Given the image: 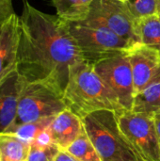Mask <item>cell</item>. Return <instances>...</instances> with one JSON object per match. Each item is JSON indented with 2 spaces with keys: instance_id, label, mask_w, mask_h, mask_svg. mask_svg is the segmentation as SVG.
Segmentation results:
<instances>
[{
  "instance_id": "1",
  "label": "cell",
  "mask_w": 160,
  "mask_h": 161,
  "mask_svg": "<svg viewBox=\"0 0 160 161\" xmlns=\"http://www.w3.org/2000/svg\"><path fill=\"white\" fill-rule=\"evenodd\" d=\"M82 61L67 23L24 0L16 67L20 76L28 82L48 84L63 93L72 70Z\"/></svg>"
},
{
  "instance_id": "2",
  "label": "cell",
  "mask_w": 160,
  "mask_h": 161,
  "mask_svg": "<svg viewBox=\"0 0 160 161\" xmlns=\"http://www.w3.org/2000/svg\"><path fill=\"white\" fill-rule=\"evenodd\" d=\"M63 99L67 108L81 119L98 110L124 109L115 93L95 72L93 65L86 61L72 70Z\"/></svg>"
},
{
  "instance_id": "3",
  "label": "cell",
  "mask_w": 160,
  "mask_h": 161,
  "mask_svg": "<svg viewBox=\"0 0 160 161\" xmlns=\"http://www.w3.org/2000/svg\"><path fill=\"white\" fill-rule=\"evenodd\" d=\"M84 130L103 161H140L123 135L113 110H98L82 118Z\"/></svg>"
},
{
  "instance_id": "4",
  "label": "cell",
  "mask_w": 160,
  "mask_h": 161,
  "mask_svg": "<svg viewBox=\"0 0 160 161\" xmlns=\"http://www.w3.org/2000/svg\"><path fill=\"white\" fill-rule=\"evenodd\" d=\"M66 22V21H65ZM84 61L96 64L105 59L124 54L131 46L106 27L85 22H66Z\"/></svg>"
},
{
  "instance_id": "5",
  "label": "cell",
  "mask_w": 160,
  "mask_h": 161,
  "mask_svg": "<svg viewBox=\"0 0 160 161\" xmlns=\"http://www.w3.org/2000/svg\"><path fill=\"white\" fill-rule=\"evenodd\" d=\"M17 115L12 125L55 117L67 108L63 93L42 82H28L21 77Z\"/></svg>"
},
{
  "instance_id": "6",
  "label": "cell",
  "mask_w": 160,
  "mask_h": 161,
  "mask_svg": "<svg viewBox=\"0 0 160 161\" xmlns=\"http://www.w3.org/2000/svg\"><path fill=\"white\" fill-rule=\"evenodd\" d=\"M119 127L140 161H160V145L153 114L115 111Z\"/></svg>"
},
{
  "instance_id": "7",
  "label": "cell",
  "mask_w": 160,
  "mask_h": 161,
  "mask_svg": "<svg viewBox=\"0 0 160 161\" xmlns=\"http://www.w3.org/2000/svg\"><path fill=\"white\" fill-rule=\"evenodd\" d=\"M89 25L108 28L130 45L138 43V20L129 10L126 3L117 0H94L88 18Z\"/></svg>"
},
{
  "instance_id": "8",
  "label": "cell",
  "mask_w": 160,
  "mask_h": 161,
  "mask_svg": "<svg viewBox=\"0 0 160 161\" xmlns=\"http://www.w3.org/2000/svg\"><path fill=\"white\" fill-rule=\"evenodd\" d=\"M125 53L100 61L94 64L93 67L104 82L115 93L123 108L132 110L135 98L134 81L131 65Z\"/></svg>"
},
{
  "instance_id": "9",
  "label": "cell",
  "mask_w": 160,
  "mask_h": 161,
  "mask_svg": "<svg viewBox=\"0 0 160 161\" xmlns=\"http://www.w3.org/2000/svg\"><path fill=\"white\" fill-rule=\"evenodd\" d=\"M125 54L131 65L136 95L160 73V53L138 42L132 44Z\"/></svg>"
},
{
  "instance_id": "10",
  "label": "cell",
  "mask_w": 160,
  "mask_h": 161,
  "mask_svg": "<svg viewBox=\"0 0 160 161\" xmlns=\"http://www.w3.org/2000/svg\"><path fill=\"white\" fill-rule=\"evenodd\" d=\"M19 44V16L0 21V82L16 71Z\"/></svg>"
},
{
  "instance_id": "11",
  "label": "cell",
  "mask_w": 160,
  "mask_h": 161,
  "mask_svg": "<svg viewBox=\"0 0 160 161\" xmlns=\"http://www.w3.org/2000/svg\"><path fill=\"white\" fill-rule=\"evenodd\" d=\"M21 83L17 71L0 82V132L7 131L15 122Z\"/></svg>"
},
{
  "instance_id": "12",
  "label": "cell",
  "mask_w": 160,
  "mask_h": 161,
  "mask_svg": "<svg viewBox=\"0 0 160 161\" xmlns=\"http://www.w3.org/2000/svg\"><path fill=\"white\" fill-rule=\"evenodd\" d=\"M50 130L55 144L60 150L66 151L84 132V126L82 119L69 108H66L53 118L50 124Z\"/></svg>"
},
{
  "instance_id": "13",
  "label": "cell",
  "mask_w": 160,
  "mask_h": 161,
  "mask_svg": "<svg viewBox=\"0 0 160 161\" xmlns=\"http://www.w3.org/2000/svg\"><path fill=\"white\" fill-rule=\"evenodd\" d=\"M94 0H52L57 15L66 22H83Z\"/></svg>"
},
{
  "instance_id": "14",
  "label": "cell",
  "mask_w": 160,
  "mask_h": 161,
  "mask_svg": "<svg viewBox=\"0 0 160 161\" xmlns=\"http://www.w3.org/2000/svg\"><path fill=\"white\" fill-rule=\"evenodd\" d=\"M30 144L10 132H0V161H27Z\"/></svg>"
},
{
  "instance_id": "15",
  "label": "cell",
  "mask_w": 160,
  "mask_h": 161,
  "mask_svg": "<svg viewBox=\"0 0 160 161\" xmlns=\"http://www.w3.org/2000/svg\"><path fill=\"white\" fill-rule=\"evenodd\" d=\"M132 110L149 114L160 110V73L135 95Z\"/></svg>"
},
{
  "instance_id": "16",
  "label": "cell",
  "mask_w": 160,
  "mask_h": 161,
  "mask_svg": "<svg viewBox=\"0 0 160 161\" xmlns=\"http://www.w3.org/2000/svg\"><path fill=\"white\" fill-rule=\"evenodd\" d=\"M137 33L139 42L160 53V20L157 15L138 20Z\"/></svg>"
},
{
  "instance_id": "17",
  "label": "cell",
  "mask_w": 160,
  "mask_h": 161,
  "mask_svg": "<svg viewBox=\"0 0 160 161\" xmlns=\"http://www.w3.org/2000/svg\"><path fill=\"white\" fill-rule=\"evenodd\" d=\"M66 151L79 161H103L85 130Z\"/></svg>"
},
{
  "instance_id": "18",
  "label": "cell",
  "mask_w": 160,
  "mask_h": 161,
  "mask_svg": "<svg viewBox=\"0 0 160 161\" xmlns=\"http://www.w3.org/2000/svg\"><path fill=\"white\" fill-rule=\"evenodd\" d=\"M54 117L42 119L36 122H30L25 124H21L17 125H11L7 131L5 132H10L16 135L19 139L24 141L25 142L31 144L36 137L41 133L44 128L50 125L52 120Z\"/></svg>"
},
{
  "instance_id": "19",
  "label": "cell",
  "mask_w": 160,
  "mask_h": 161,
  "mask_svg": "<svg viewBox=\"0 0 160 161\" xmlns=\"http://www.w3.org/2000/svg\"><path fill=\"white\" fill-rule=\"evenodd\" d=\"M160 0H128L126 5L137 20L157 15Z\"/></svg>"
},
{
  "instance_id": "20",
  "label": "cell",
  "mask_w": 160,
  "mask_h": 161,
  "mask_svg": "<svg viewBox=\"0 0 160 161\" xmlns=\"http://www.w3.org/2000/svg\"><path fill=\"white\" fill-rule=\"evenodd\" d=\"M60 149L53 144L48 147H37L30 144L27 161H54Z\"/></svg>"
},
{
  "instance_id": "21",
  "label": "cell",
  "mask_w": 160,
  "mask_h": 161,
  "mask_svg": "<svg viewBox=\"0 0 160 161\" xmlns=\"http://www.w3.org/2000/svg\"><path fill=\"white\" fill-rule=\"evenodd\" d=\"M53 144H55V142H54L52 132L50 130V125L47 126L46 128H44L41 133H39V135L36 137L34 142L31 143V145H34L37 147H41V148L48 147Z\"/></svg>"
},
{
  "instance_id": "22",
  "label": "cell",
  "mask_w": 160,
  "mask_h": 161,
  "mask_svg": "<svg viewBox=\"0 0 160 161\" xmlns=\"http://www.w3.org/2000/svg\"><path fill=\"white\" fill-rule=\"evenodd\" d=\"M13 0H0V21L14 14Z\"/></svg>"
},
{
  "instance_id": "23",
  "label": "cell",
  "mask_w": 160,
  "mask_h": 161,
  "mask_svg": "<svg viewBox=\"0 0 160 161\" xmlns=\"http://www.w3.org/2000/svg\"><path fill=\"white\" fill-rule=\"evenodd\" d=\"M54 161H79L78 159H76L74 157H73L71 154H69L67 151H63L60 150L58 152V154L57 155L56 158L54 159Z\"/></svg>"
},
{
  "instance_id": "24",
  "label": "cell",
  "mask_w": 160,
  "mask_h": 161,
  "mask_svg": "<svg viewBox=\"0 0 160 161\" xmlns=\"http://www.w3.org/2000/svg\"><path fill=\"white\" fill-rule=\"evenodd\" d=\"M153 117H154V120H155L156 128H157V137H158V141H159L160 145V110H157V111L154 112V113H153Z\"/></svg>"
},
{
  "instance_id": "25",
  "label": "cell",
  "mask_w": 160,
  "mask_h": 161,
  "mask_svg": "<svg viewBox=\"0 0 160 161\" xmlns=\"http://www.w3.org/2000/svg\"><path fill=\"white\" fill-rule=\"evenodd\" d=\"M157 16H158V18H159L160 20V4H159V8H158V10H157Z\"/></svg>"
},
{
  "instance_id": "26",
  "label": "cell",
  "mask_w": 160,
  "mask_h": 161,
  "mask_svg": "<svg viewBox=\"0 0 160 161\" xmlns=\"http://www.w3.org/2000/svg\"><path fill=\"white\" fill-rule=\"evenodd\" d=\"M117 1H121V2H124V3H126L128 0H117Z\"/></svg>"
}]
</instances>
